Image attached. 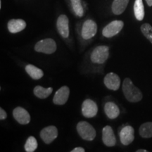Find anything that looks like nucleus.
Listing matches in <instances>:
<instances>
[{"label": "nucleus", "instance_id": "obj_1", "mask_svg": "<svg viewBox=\"0 0 152 152\" xmlns=\"http://www.w3.org/2000/svg\"><path fill=\"white\" fill-rule=\"evenodd\" d=\"M123 92L125 99L132 103L140 102L143 97L141 91L133 84L130 78H125L123 81Z\"/></svg>", "mask_w": 152, "mask_h": 152}, {"label": "nucleus", "instance_id": "obj_2", "mask_svg": "<svg viewBox=\"0 0 152 152\" xmlns=\"http://www.w3.org/2000/svg\"><path fill=\"white\" fill-rule=\"evenodd\" d=\"M77 131L82 139L87 141H92L96 137L95 129L86 121H80L77 123Z\"/></svg>", "mask_w": 152, "mask_h": 152}, {"label": "nucleus", "instance_id": "obj_3", "mask_svg": "<svg viewBox=\"0 0 152 152\" xmlns=\"http://www.w3.org/2000/svg\"><path fill=\"white\" fill-rule=\"evenodd\" d=\"M56 44L53 39L47 38L37 42L35 45V50L37 52L52 54L56 50Z\"/></svg>", "mask_w": 152, "mask_h": 152}, {"label": "nucleus", "instance_id": "obj_4", "mask_svg": "<svg viewBox=\"0 0 152 152\" xmlns=\"http://www.w3.org/2000/svg\"><path fill=\"white\" fill-rule=\"evenodd\" d=\"M109 56V47L107 46L96 47L92 54L91 61L94 64H104L108 59Z\"/></svg>", "mask_w": 152, "mask_h": 152}, {"label": "nucleus", "instance_id": "obj_5", "mask_svg": "<svg viewBox=\"0 0 152 152\" xmlns=\"http://www.w3.org/2000/svg\"><path fill=\"white\" fill-rule=\"evenodd\" d=\"M124 23L122 20H113L105 26L102 30V35L106 37H112L118 34L123 29Z\"/></svg>", "mask_w": 152, "mask_h": 152}, {"label": "nucleus", "instance_id": "obj_6", "mask_svg": "<svg viewBox=\"0 0 152 152\" xmlns=\"http://www.w3.org/2000/svg\"><path fill=\"white\" fill-rule=\"evenodd\" d=\"M97 32V25L93 20H87L83 23L81 35L83 39H89L92 38Z\"/></svg>", "mask_w": 152, "mask_h": 152}, {"label": "nucleus", "instance_id": "obj_7", "mask_svg": "<svg viewBox=\"0 0 152 152\" xmlns=\"http://www.w3.org/2000/svg\"><path fill=\"white\" fill-rule=\"evenodd\" d=\"M58 130L54 125L46 127L41 130L40 137L45 144H51L58 137Z\"/></svg>", "mask_w": 152, "mask_h": 152}, {"label": "nucleus", "instance_id": "obj_8", "mask_svg": "<svg viewBox=\"0 0 152 152\" xmlns=\"http://www.w3.org/2000/svg\"><path fill=\"white\" fill-rule=\"evenodd\" d=\"M98 107L94 101L86 99L82 104V113L86 118L94 117L97 114Z\"/></svg>", "mask_w": 152, "mask_h": 152}, {"label": "nucleus", "instance_id": "obj_9", "mask_svg": "<svg viewBox=\"0 0 152 152\" xmlns=\"http://www.w3.org/2000/svg\"><path fill=\"white\" fill-rule=\"evenodd\" d=\"M57 30L62 37L67 38L69 36V20L67 16L62 14L58 16L56 22Z\"/></svg>", "mask_w": 152, "mask_h": 152}, {"label": "nucleus", "instance_id": "obj_10", "mask_svg": "<svg viewBox=\"0 0 152 152\" xmlns=\"http://www.w3.org/2000/svg\"><path fill=\"white\" fill-rule=\"evenodd\" d=\"M134 130L132 126L128 125L121 129L120 132V140L123 145L128 146L134 140Z\"/></svg>", "mask_w": 152, "mask_h": 152}, {"label": "nucleus", "instance_id": "obj_11", "mask_svg": "<svg viewBox=\"0 0 152 152\" xmlns=\"http://www.w3.org/2000/svg\"><path fill=\"white\" fill-rule=\"evenodd\" d=\"M70 95V89L67 86H63L55 93L53 102L56 105H64L68 99Z\"/></svg>", "mask_w": 152, "mask_h": 152}, {"label": "nucleus", "instance_id": "obj_12", "mask_svg": "<svg viewBox=\"0 0 152 152\" xmlns=\"http://www.w3.org/2000/svg\"><path fill=\"white\" fill-rule=\"evenodd\" d=\"M104 85L108 89L111 90H118L121 86V79L117 74L109 73L105 76L104 79Z\"/></svg>", "mask_w": 152, "mask_h": 152}, {"label": "nucleus", "instance_id": "obj_13", "mask_svg": "<svg viewBox=\"0 0 152 152\" xmlns=\"http://www.w3.org/2000/svg\"><path fill=\"white\" fill-rule=\"evenodd\" d=\"M102 141L107 147H113L116 144V139L111 126L106 125L102 130Z\"/></svg>", "mask_w": 152, "mask_h": 152}, {"label": "nucleus", "instance_id": "obj_14", "mask_svg": "<svg viewBox=\"0 0 152 152\" xmlns=\"http://www.w3.org/2000/svg\"><path fill=\"white\" fill-rule=\"evenodd\" d=\"M13 115L17 122L21 125H27L30 121V115L28 112L23 108L16 107L13 111Z\"/></svg>", "mask_w": 152, "mask_h": 152}, {"label": "nucleus", "instance_id": "obj_15", "mask_svg": "<svg viewBox=\"0 0 152 152\" xmlns=\"http://www.w3.org/2000/svg\"><path fill=\"white\" fill-rule=\"evenodd\" d=\"M9 31L11 33H17L26 28V23L23 19H11L7 24Z\"/></svg>", "mask_w": 152, "mask_h": 152}, {"label": "nucleus", "instance_id": "obj_16", "mask_svg": "<svg viewBox=\"0 0 152 152\" xmlns=\"http://www.w3.org/2000/svg\"><path fill=\"white\" fill-rule=\"evenodd\" d=\"M104 111L110 119H115L120 114V109L113 102H107L104 106Z\"/></svg>", "mask_w": 152, "mask_h": 152}, {"label": "nucleus", "instance_id": "obj_17", "mask_svg": "<svg viewBox=\"0 0 152 152\" xmlns=\"http://www.w3.org/2000/svg\"><path fill=\"white\" fill-rule=\"evenodd\" d=\"M130 0H114L112 4V11L114 14H122L126 9Z\"/></svg>", "mask_w": 152, "mask_h": 152}, {"label": "nucleus", "instance_id": "obj_18", "mask_svg": "<svg viewBox=\"0 0 152 152\" xmlns=\"http://www.w3.org/2000/svg\"><path fill=\"white\" fill-rule=\"evenodd\" d=\"M25 69H26V71L27 72L28 75L34 80L40 79L44 75L42 70L39 69V68L32 65V64H28V65L26 66Z\"/></svg>", "mask_w": 152, "mask_h": 152}, {"label": "nucleus", "instance_id": "obj_19", "mask_svg": "<svg viewBox=\"0 0 152 152\" xmlns=\"http://www.w3.org/2000/svg\"><path fill=\"white\" fill-rule=\"evenodd\" d=\"M134 14L137 20L141 21L144 18V7L142 0H135L134 4Z\"/></svg>", "mask_w": 152, "mask_h": 152}, {"label": "nucleus", "instance_id": "obj_20", "mask_svg": "<svg viewBox=\"0 0 152 152\" xmlns=\"http://www.w3.org/2000/svg\"><path fill=\"white\" fill-rule=\"evenodd\" d=\"M52 92H53V89L52 87L45 88V87L39 86V85L36 86L35 88H34V90H33L34 94H35L37 97L39 99L47 98L49 95L52 94Z\"/></svg>", "mask_w": 152, "mask_h": 152}, {"label": "nucleus", "instance_id": "obj_21", "mask_svg": "<svg viewBox=\"0 0 152 152\" xmlns=\"http://www.w3.org/2000/svg\"><path fill=\"white\" fill-rule=\"evenodd\" d=\"M140 136L143 138L152 137V122L144 123L139 129Z\"/></svg>", "mask_w": 152, "mask_h": 152}, {"label": "nucleus", "instance_id": "obj_22", "mask_svg": "<svg viewBox=\"0 0 152 152\" xmlns=\"http://www.w3.org/2000/svg\"><path fill=\"white\" fill-rule=\"evenodd\" d=\"M37 142L36 139L33 136H30L28 138L27 141L25 144L24 148L26 151L27 152H33L35 151L37 148Z\"/></svg>", "mask_w": 152, "mask_h": 152}, {"label": "nucleus", "instance_id": "obj_23", "mask_svg": "<svg viewBox=\"0 0 152 152\" xmlns=\"http://www.w3.org/2000/svg\"><path fill=\"white\" fill-rule=\"evenodd\" d=\"M72 7L77 16L82 17L84 15V10L81 4V0H71Z\"/></svg>", "mask_w": 152, "mask_h": 152}, {"label": "nucleus", "instance_id": "obj_24", "mask_svg": "<svg viewBox=\"0 0 152 152\" xmlns=\"http://www.w3.org/2000/svg\"><path fill=\"white\" fill-rule=\"evenodd\" d=\"M141 31L147 39L152 44V26L149 23H144L141 26Z\"/></svg>", "mask_w": 152, "mask_h": 152}, {"label": "nucleus", "instance_id": "obj_25", "mask_svg": "<svg viewBox=\"0 0 152 152\" xmlns=\"http://www.w3.org/2000/svg\"><path fill=\"white\" fill-rule=\"evenodd\" d=\"M7 117V114L6 113V111L4 110L2 108H0V119L1 121L5 120Z\"/></svg>", "mask_w": 152, "mask_h": 152}, {"label": "nucleus", "instance_id": "obj_26", "mask_svg": "<svg viewBox=\"0 0 152 152\" xmlns=\"http://www.w3.org/2000/svg\"><path fill=\"white\" fill-rule=\"evenodd\" d=\"M71 152H85V149L83 147H76L72 150Z\"/></svg>", "mask_w": 152, "mask_h": 152}, {"label": "nucleus", "instance_id": "obj_27", "mask_svg": "<svg viewBox=\"0 0 152 152\" xmlns=\"http://www.w3.org/2000/svg\"><path fill=\"white\" fill-rule=\"evenodd\" d=\"M146 1H147V4L149 7H151L152 6V0H146Z\"/></svg>", "mask_w": 152, "mask_h": 152}, {"label": "nucleus", "instance_id": "obj_28", "mask_svg": "<svg viewBox=\"0 0 152 152\" xmlns=\"http://www.w3.org/2000/svg\"><path fill=\"white\" fill-rule=\"evenodd\" d=\"M137 152H147V151L146 149H138L136 151Z\"/></svg>", "mask_w": 152, "mask_h": 152}]
</instances>
